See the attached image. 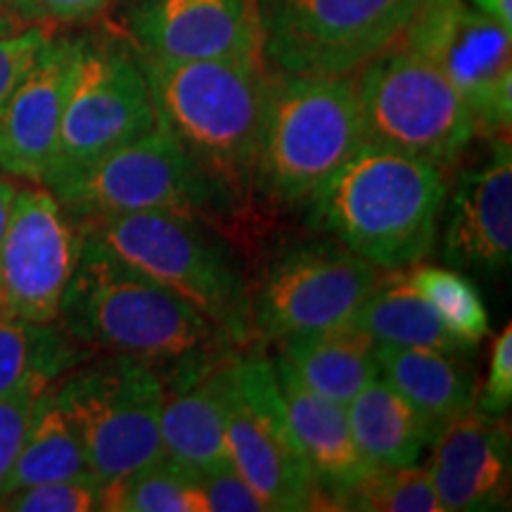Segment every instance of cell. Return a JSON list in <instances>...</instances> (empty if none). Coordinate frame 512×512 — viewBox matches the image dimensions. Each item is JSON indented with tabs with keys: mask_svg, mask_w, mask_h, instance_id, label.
Listing matches in <instances>:
<instances>
[{
	"mask_svg": "<svg viewBox=\"0 0 512 512\" xmlns=\"http://www.w3.org/2000/svg\"><path fill=\"white\" fill-rule=\"evenodd\" d=\"M138 53L157 124L233 202L254 190V162L273 86L264 55L166 60Z\"/></svg>",
	"mask_w": 512,
	"mask_h": 512,
	"instance_id": "cell-1",
	"label": "cell"
},
{
	"mask_svg": "<svg viewBox=\"0 0 512 512\" xmlns=\"http://www.w3.org/2000/svg\"><path fill=\"white\" fill-rule=\"evenodd\" d=\"M81 233V230H79ZM57 325L86 351L133 356L157 370L238 349L188 299L81 235Z\"/></svg>",
	"mask_w": 512,
	"mask_h": 512,
	"instance_id": "cell-2",
	"label": "cell"
},
{
	"mask_svg": "<svg viewBox=\"0 0 512 512\" xmlns=\"http://www.w3.org/2000/svg\"><path fill=\"white\" fill-rule=\"evenodd\" d=\"M446 192L441 166L363 143L306 202V219L380 271H406L434 249Z\"/></svg>",
	"mask_w": 512,
	"mask_h": 512,
	"instance_id": "cell-3",
	"label": "cell"
},
{
	"mask_svg": "<svg viewBox=\"0 0 512 512\" xmlns=\"http://www.w3.org/2000/svg\"><path fill=\"white\" fill-rule=\"evenodd\" d=\"M363 143L354 79L273 72L254 190L278 207H306Z\"/></svg>",
	"mask_w": 512,
	"mask_h": 512,
	"instance_id": "cell-4",
	"label": "cell"
},
{
	"mask_svg": "<svg viewBox=\"0 0 512 512\" xmlns=\"http://www.w3.org/2000/svg\"><path fill=\"white\" fill-rule=\"evenodd\" d=\"M76 226L128 266L188 299L238 349L254 342L252 294L245 278L221 242L209 238L195 219L143 211Z\"/></svg>",
	"mask_w": 512,
	"mask_h": 512,
	"instance_id": "cell-5",
	"label": "cell"
},
{
	"mask_svg": "<svg viewBox=\"0 0 512 512\" xmlns=\"http://www.w3.org/2000/svg\"><path fill=\"white\" fill-rule=\"evenodd\" d=\"M88 470L100 484L117 482L164 456V384L155 366L107 354L81 361L53 382Z\"/></svg>",
	"mask_w": 512,
	"mask_h": 512,
	"instance_id": "cell-6",
	"label": "cell"
},
{
	"mask_svg": "<svg viewBox=\"0 0 512 512\" xmlns=\"http://www.w3.org/2000/svg\"><path fill=\"white\" fill-rule=\"evenodd\" d=\"M354 91L366 143L406 152L446 171L477 136L458 88L399 41L356 69Z\"/></svg>",
	"mask_w": 512,
	"mask_h": 512,
	"instance_id": "cell-7",
	"label": "cell"
},
{
	"mask_svg": "<svg viewBox=\"0 0 512 512\" xmlns=\"http://www.w3.org/2000/svg\"><path fill=\"white\" fill-rule=\"evenodd\" d=\"M50 192L76 223L143 211L197 221L233 204L159 124Z\"/></svg>",
	"mask_w": 512,
	"mask_h": 512,
	"instance_id": "cell-8",
	"label": "cell"
},
{
	"mask_svg": "<svg viewBox=\"0 0 512 512\" xmlns=\"http://www.w3.org/2000/svg\"><path fill=\"white\" fill-rule=\"evenodd\" d=\"M418 0H259L261 55L283 74L349 76L399 41Z\"/></svg>",
	"mask_w": 512,
	"mask_h": 512,
	"instance_id": "cell-9",
	"label": "cell"
},
{
	"mask_svg": "<svg viewBox=\"0 0 512 512\" xmlns=\"http://www.w3.org/2000/svg\"><path fill=\"white\" fill-rule=\"evenodd\" d=\"M157 126L136 48L117 38H83L43 188L57 190L117 147Z\"/></svg>",
	"mask_w": 512,
	"mask_h": 512,
	"instance_id": "cell-10",
	"label": "cell"
},
{
	"mask_svg": "<svg viewBox=\"0 0 512 512\" xmlns=\"http://www.w3.org/2000/svg\"><path fill=\"white\" fill-rule=\"evenodd\" d=\"M399 43L458 88L479 138H510L512 34L496 19L465 0H418Z\"/></svg>",
	"mask_w": 512,
	"mask_h": 512,
	"instance_id": "cell-11",
	"label": "cell"
},
{
	"mask_svg": "<svg viewBox=\"0 0 512 512\" xmlns=\"http://www.w3.org/2000/svg\"><path fill=\"white\" fill-rule=\"evenodd\" d=\"M228 460L266 510H320L313 475L290 430L273 356L249 342L238 351V384L226 425Z\"/></svg>",
	"mask_w": 512,
	"mask_h": 512,
	"instance_id": "cell-12",
	"label": "cell"
},
{
	"mask_svg": "<svg viewBox=\"0 0 512 512\" xmlns=\"http://www.w3.org/2000/svg\"><path fill=\"white\" fill-rule=\"evenodd\" d=\"M382 271L339 242H311L280 254L252 294V328L283 342L349 323Z\"/></svg>",
	"mask_w": 512,
	"mask_h": 512,
	"instance_id": "cell-13",
	"label": "cell"
},
{
	"mask_svg": "<svg viewBox=\"0 0 512 512\" xmlns=\"http://www.w3.org/2000/svg\"><path fill=\"white\" fill-rule=\"evenodd\" d=\"M79 252V226L53 192L17 188L0 240V316L55 323Z\"/></svg>",
	"mask_w": 512,
	"mask_h": 512,
	"instance_id": "cell-14",
	"label": "cell"
},
{
	"mask_svg": "<svg viewBox=\"0 0 512 512\" xmlns=\"http://www.w3.org/2000/svg\"><path fill=\"white\" fill-rule=\"evenodd\" d=\"M238 351H214L159 370L164 456L197 475L230 463L226 425L238 384Z\"/></svg>",
	"mask_w": 512,
	"mask_h": 512,
	"instance_id": "cell-15",
	"label": "cell"
},
{
	"mask_svg": "<svg viewBox=\"0 0 512 512\" xmlns=\"http://www.w3.org/2000/svg\"><path fill=\"white\" fill-rule=\"evenodd\" d=\"M484 162L463 169L448 185L441 211V256L448 266L501 273L512 261V147L489 140Z\"/></svg>",
	"mask_w": 512,
	"mask_h": 512,
	"instance_id": "cell-16",
	"label": "cell"
},
{
	"mask_svg": "<svg viewBox=\"0 0 512 512\" xmlns=\"http://www.w3.org/2000/svg\"><path fill=\"white\" fill-rule=\"evenodd\" d=\"M83 38L48 36L34 64L0 107V171L41 185L53 159Z\"/></svg>",
	"mask_w": 512,
	"mask_h": 512,
	"instance_id": "cell-17",
	"label": "cell"
},
{
	"mask_svg": "<svg viewBox=\"0 0 512 512\" xmlns=\"http://www.w3.org/2000/svg\"><path fill=\"white\" fill-rule=\"evenodd\" d=\"M136 50L166 60L261 55L259 0H131Z\"/></svg>",
	"mask_w": 512,
	"mask_h": 512,
	"instance_id": "cell-18",
	"label": "cell"
},
{
	"mask_svg": "<svg viewBox=\"0 0 512 512\" xmlns=\"http://www.w3.org/2000/svg\"><path fill=\"white\" fill-rule=\"evenodd\" d=\"M427 472L444 512L503 510L510 503V422L477 408L432 441Z\"/></svg>",
	"mask_w": 512,
	"mask_h": 512,
	"instance_id": "cell-19",
	"label": "cell"
},
{
	"mask_svg": "<svg viewBox=\"0 0 512 512\" xmlns=\"http://www.w3.org/2000/svg\"><path fill=\"white\" fill-rule=\"evenodd\" d=\"M273 366L290 430L316 482L320 508L339 510L344 496L373 470L351 437L347 408L306 387L280 354L273 356Z\"/></svg>",
	"mask_w": 512,
	"mask_h": 512,
	"instance_id": "cell-20",
	"label": "cell"
},
{
	"mask_svg": "<svg viewBox=\"0 0 512 512\" xmlns=\"http://www.w3.org/2000/svg\"><path fill=\"white\" fill-rule=\"evenodd\" d=\"M380 377L415 408L434 441L453 420L477 403V382L460 356L418 347H375Z\"/></svg>",
	"mask_w": 512,
	"mask_h": 512,
	"instance_id": "cell-21",
	"label": "cell"
},
{
	"mask_svg": "<svg viewBox=\"0 0 512 512\" xmlns=\"http://www.w3.org/2000/svg\"><path fill=\"white\" fill-rule=\"evenodd\" d=\"M377 344L354 323L278 342V354L290 363L306 387L347 408L351 399L380 377Z\"/></svg>",
	"mask_w": 512,
	"mask_h": 512,
	"instance_id": "cell-22",
	"label": "cell"
},
{
	"mask_svg": "<svg viewBox=\"0 0 512 512\" xmlns=\"http://www.w3.org/2000/svg\"><path fill=\"white\" fill-rule=\"evenodd\" d=\"M347 418L358 453L370 467L418 465L422 451L432 446L415 408L382 377H375L351 399Z\"/></svg>",
	"mask_w": 512,
	"mask_h": 512,
	"instance_id": "cell-23",
	"label": "cell"
},
{
	"mask_svg": "<svg viewBox=\"0 0 512 512\" xmlns=\"http://www.w3.org/2000/svg\"><path fill=\"white\" fill-rule=\"evenodd\" d=\"M351 323L375 344L434 349L460 358L472 354V349L453 337L432 306L415 292L406 271L380 275Z\"/></svg>",
	"mask_w": 512,
	"mask_h": 512,
	"instance_id": "cell-24",
	"label": "cell"
},
{
	"mask_svg": "<svg viewBox=\"0 0 512 512\" xmlns=\"http://www.w3.org/2000/svg\"><path fill=\"white\" fill-rule=\"evenodd\" d=\"M60 479H95L88 470L83 448L57 401L53 382L38 394L34 415L22 451L5 479L0 496L43 482ZM98 482V479H95Z\"/></svg>",
	"mask_w": 512,
	"mask_h": 512,
	"instance_id": "cell-25",
	"label": "cell"
},
{
	"mask_svg": "<svg viewBox=\"0 0 512 512\" xmlns=\"http://www.w3.org/2000/svg\"><path fill=\"white\" fill-rule=\"evenodd\" d=\"M91 351L76 344L55 323L0 316V394L27 382H55Z\"/></svg>",
	"mask_w": 512,
	"mask_h": 512,
	"instance_id": "cell-26",
	"label": "cell"
},
{
	"mask_svg": "<svg viewBox=\"0 0 512 512\" xmlns=\"http://www.w3.org/2000/svg\"><path fill=\"white\" fill-rule=\"evenodd\" d=\"M102 510L209 512V505L200 475L162 456L117 482L102 484Z\"/></svg>",
	"mask_w": 512,
	"mask_h": 512,
	"instance_id": "cell-27",
	"label": "cell"
},
{
	"mask_svg": "<svg viewBox=\"0 0 512 512\" xmlns=\"http://www.w3.org/2000/svg\"><path fill=\"white\" fill-rule=\"evenodd\" d=\"M415 292L432 306L453 337L475 349L489 335V311L470 278L451 268L415 264L406 268Z\"/></svg>",
	"mask_w": 512,
	"mask_h": 512,
	"instance_id": "cell-28",
	"label": "cell"
},
{
	"mask_svg": "<svg viewBox=\"0 0 512 512\" xmlns=\"http://www.w3.org/2000/svg\"><path fill=\"white\" fill-rule=\"evenodd\" d=\"M339 510L363 512H444L427 467H373L344 496Z\"/></svg>",
	"mask_w": 512,
	"mask_h": 512,
	"instance_id": "cell-29",
	"label": "cell"
},
{
	"mask_svg": "<svg viewBox=\"0 0 512 512\" xmlns=\"http://www.w3.org/2000/svg\"><path fill=\"white\" fill-rule=\"evenodd\" d=\"M0 510L12 512H93L102 510V484L95 479L43 482L0 496Z\"/></svg>",
	"mask_w": 512,
	"mask_h": 512,
	"instance_id": "cell-30",
	"label": "cell"
},
{
	"mask_svg": "<svg viewBox=\"0 0 512 512\" xmlns=\"http://www.w3.org/2000/svg\"><path fill=\"white\" fill-rule=\"evenodd\" d=\"M46 387V382H27L8 394H0V489L22 451L36 399Z\"/></svg>",
	"mask_w": 512,
	"mask_h": 512,
	"instance_id": "cell-31",
	"label": "cell"
},
{
	"mask_svg": "<svg viewBox=\"0 0 512 512\" xmlns=\"http://www.w3.org/2000/svg\"><path fill=\"white\" fill-rule=\"evenodd\" d=\"M48 36L46 27L41 24H31L15 34L0 36V107L19 86V81L27 76Z\"/></svg>",
	"mask_w": 512,
	"mask_h": 512,
	"instance_id": "cell-32",
	"label": "cell"
},
{
	"mask_svg": "<svg viewBox=\"0 0 512 512\" xmlns=\"http://www.w3.org/2000/svg\"><path fill=\"white\" fill-rule=\"evenodd\" d=\"M512 403V325L496 337L489 356V375L475 408L486 415H508Z\"/></svg>",
	"mask_w": 512,
	"mask_h": 512,
	"instance_id": "cell-33",
	"label": "cell"
},
{
	"mask_svg": "<svg viewBox=\"0 0 512 512\" xmlns=\"http://www.w3.org/2000/svg\"><path fill=\"white\" fill-rule=\"evenodd\" d=\"M209 512H266V505L254 494L252 486L240 477L233 465L200 475Z\"/></svg>",
	"mask_w": 512,
	"mask_h": 512,
	"instance_id": "cell-34",
	"label": "cell"
},
{
	"mask_svg": "<svg viewBox=\"0 0 512 512\" xmlns=\"http://www.w3.org/2000/svg\"><path fill=\"white\" fill-rule=\"evenodd\" d=\"M110 0H31L29 24H79L105 12Z\"/></svg>",
	"mask_w": 512,
	"mask_h": 512,
	"instance_id": "cell-35",
	"label": "cell"
},
{
	"mask_svg": "<svg viewBox=\"0 0 512 512\" xmlns=\"http://www.w3.org/2000/svg\"><path fill=\"white\" fill-rule=\"evenodd\" d=\"M470 5L491 19H496L505 31L512 34V0H470Z\"/></svg>",
	"mask_w": 512,
	"mask_h": 512,
	"instance_id": "cell-36",
	"label": "cell"
},
{
	"mask_svg": "<svg viewBox=\"0 0 512 512\" xmlns=\"http://www.w3.org/2000/svg\"><path fill=\"white\" fill-rule=\"evenodd\" d=\"M15 195H17V185L10 181L8 174H3V171H0V240H3L5 228H8Z\"/></svg>",
	"mask_w": 512,
	"mask_h": 512,
	"instance_id": "cell-37",
	"label": "cell"
},
{
	"mask_svg": "<svg viewBox=\"0 0 512 512\" xmlns=\"http://www.w3.org/2000/svg\"><path fill=\"white\" fill-rule=\"evenodd\" d=\"M29 3H31V0H0V12H3V15L15 17L22 24H27V27H31V24L27 22Z\"/></svg>",
	"mask_w": 512,
	"mask_h": 512,
	"instance_id": "cell-38",
	"label": "cell"
},
{
	"mask_svg": "<svg viewBox=\"0 0 512 512\" xmlns=\"http://www.w3.org/2000/svg\"><path fill=\"white\" fill-rule=\"evenodd\" d=\"M24 27H27V24H22V22H19V19L10 17V15H3V12H0V36L15 34V31L24 29Z\"/></svg>",
	"mask_w": 512,
	"mask_h": 512,
	"instance_id": "cell-39",
	"label": "cell"
}]
</instances>
